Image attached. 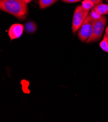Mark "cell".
I'll return each mask as SVG.
<instances>
[{"label":"cell","mask_w":108,"mask_h":122,"mask_svg":"<svg viewBox=\"0 0 108 122\" xmlns=\"http://www.w3.org/2000/svg\"><path fill=\"white\" fill-rule=\"evenodd\" d=\"M81 6L84 9L88 11L94 8L95 6L94 3L90 0H84L82 2Z\"/></svg>","instance_id":"obj_10"},{"label":"cell","mask_w":108,"mask_h":122,"mask_svg":"<svg viewBox=\"0 0 108 122\" xmlns=\"http://www.w3.org/2000/svg\"><path fill=\"white\" fill-rule=\"evenodd\" d=\"M58 0H38L39 7L41 9H44L53 5Z\"/></svg>","instance_id":"obj_7"},{"label":"cell","mask_w":108,"mask_h":122,"mask_svg":"<svg viewBox=\"0 0 108 122\" xmlns=\"http://www.w3.org/2000/svg\"><path fill=\"white\" fill-rule=\"evenodd\" d=\"M89 11L84 9L81 5L77 6L74 12L72 30L73 33H76L80 28L82 23L89 14Z\"/></svg>","instance_id":"obj_3"},{"label":"cell","mask_w":108,"mask_h":122,"mask_svg":"<svg viewBox=\"0 0 108 122\" xmlns=\"http://www.w3.org/2000/svg\"><path fill=\"white\" fill-rule=\"evenodd\" d=\"M107 23L106 17L101 16L100 18L94 21L93 35L86 41L87 43L95 42L99 41L102 36Z\"/></svg>","instance_id":"obj_4"},{"label":"cell","mask_w":108,"mask_h":122,"mask_svg":"<svg viewBox=\"0 0 108 122\" xmlns=\"http://www.w3.org/2000/svg\"><path fill=\"white\" fill-rule=\"evenodd\" d=\"M94 8L100 15L103 16L108 14V5L107 4L102 3L95 6Z\"/></svg>","instance_id":"obj_6"},{"label":"cell","mask_w":108,"mask_h":122,"mask_svg":"<svg viewBox=\"0 0 108 122\" xmlns=\"http://www.w3.org/2000/svg\"><path fill=\"white\" fill-rule=\"evenodd\" d=\"M106 1H107V2L108 3V0H106Z\"/></svg>","instance_id":"obj_15"},{"label":"cell","mask_w":108,"mask_h":122,"mask_svg":"<svg viewBox=\"0 0 108 122\" xmlns=\"http://www.w3.org/2000/svg\"><path fill=\"white\" fill-rule=\"evenodd\" d=\"M95 20L89 13L82 23L78 33V38L82 42H86L93 35Z\"/></svg>","instance_id":"obj_2"},{"label":"cell","mask_w":108,"mask_h":122,"mask_svg":"<svg viewBox=\"0 0 108 122\" xmlns=\"http://www.w3.org/2000/svg\"><path fill=\"white\" fill-rule=\"evenodd\" d=\"M90 1H92L94 3L95 6L99 5V4H102V2H103L102 0H90Z\"/></svg>","instance_id":"obj_11"},{"label":"cell","mask_w":108,"mask_h":122,"mask_svg":"<svg viewBox=\"0 0 108 122\" xmlns=\"http://www.w3.org/2000/svg\"><path fill=\"white\" fill-rule=\"evenodd\" d=\"M24 26L19 23H15L12 25L8 31V35L11 40L19 38L23 32Z\"/></svg>","instance_id":"obj_5"},{"label":"cell","mask_w":108,"mask_h":122,"mask_svg":"<svg viewBox=\"0 0 108 122\" xmlns=\"http://www.w3.org/2000/svg\"><path fill=\"white\" fill-rule=\"evenodd\" d=\"M105 34L107 35L108 38V26L106 27V30H105Z\"/></svg>","instance_id":"obj_13"},{"label":"cell","mask_w":108,"mask_h":122,"mask_svg":"<svg viewBox=\"0 0 108 122\" xmlns=\"http://www.w3.org/2000/svg\"><path fill=\"white\" fill-rule=\"evenodd\" d=\"M99 46L104 51L108 53V38L106 34L104 35L103 39L100 42Z\"/></svg>","instance_id":"obj_9"},{"label":"cell","mask_w":108,"mask_h":122,"mask_svg":"<svg viewBox=\"0 0 108 122\" xmlns=\"http://www.w3.org/2000/svg\"><path fill=\"white\" fill-rule=\"evenodd\" d=\"M62 1L65 3H77L81 1V0H62Z\"/></svg>","instance_id":"obj_12"},{"label":"cell","mask_w":108,"mask_h":122,"mask_svg":"<svg viewBox=\"0 0 108 122\" xmlns=\"http://www.w3.org/2000/svg\"><path fill=\"white\" fill-rule=\"evenodd\" d=\"M27 4L22 0H0V9L21 20L27 18Z\"/></svg>","instance_id":"obj_1"},{"label":"cell","mask_w":108,"mask_h":122,"mask_svg":"<svg viewBox=\"0 0 108 122\" xmlns=\"http://www.w3.org/2000/svg\"><path fill=\"white\" fill-rule=\"evenodd\" d=\"M26 31L30 33H33L36 31L37 29V24L34 22L29 21L25 24V27Z\"/></svg>","instance_id":"obj_8"},{"label":"cell","mask_w":108,"mask_h":122,"mask_svg":"<svg viewBox=\"0 0 108 122\" xmlns=\"http://www.w3.org/2000/svg\"><path fill=\"white\" fill-rule=\"evenodd\" d=\"M23 1H24V2H25L26 4H28V3H30L32 0H22Z\"/></svg>","instance_id":"obj_14"}]
</instances>
